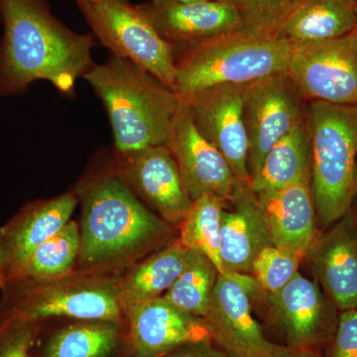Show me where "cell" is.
Returning a JSON list of instances; mask_svg holds the SVG:
<instances>
[{
    "label": "cell",
    "mask_w": 357,
    "mask_h": 357,
    "mask_svg": "<svg viewBox=\"0 0 357 357\" xmlns=\"http://www.w3.org/2000/svg\"><path fill=\"white\" fill-rule=\"evenodd\" d=\"M83 201L79 258L105 264L162 243L170 227L148 210L114 170L98 174L77 189Z\"/></svg>",
    "instance_id": "7a4b0ae2"
},
{
    "label": "cell",
    "mask_w": 357,
    "mask_h": 357,
    "mask_svg": "<svg viewBox=\"0 0 357 357\" xmlns=\"http://www.w3.org/2000/svg\"><path fill=\"white\" fill-rule=\"evenodd\" d=\"M227 203V199L211 192H204L194 199L181 222L178 237L185 248L206 255L220 274L225 272L220 257V220Z\"/></svg>",
    "instance_id": "484cf974"
},
{
    "label": "cell",
    "mask_w": 357,
    "mask_h": 357,
    "mask_svg": "<svg viewBox=\"0 0 357 357\" xmlns=\"http://www.w3.org/2000/svg\"><path fill=\"white\" fill-rule=\"evenodd\" d=\"M129 357H160L192 342L211 340L204 319L171 304L162 296L124 312Z\"/></svg>",
    "instance_id": "2e32d148"
},
{
    "label": "cell",
    "mask_w": 357,
    "mask_h": 357,
    "mask_svg": "<svg viewBox=\"0 0 357 357\" xmlns=\"http://www.w3.org/2000/svg\"><path fill=\"white\" fill-rule=\"evenodd\" d=\"M69 276L54 281L8 284L2 290L10 294L9 303L0 312L40 323L51 318H67L124 325L126 318L114 282Z\"/></svg>",
    "instance_id": "8992f818"
},
{
    "label": "cell",
    "mask_w": 357,
    "mask_h": 357,
    "mask_svg": "<svg viewBox=\"0 0 357 357\" xmlns=\"http://www.w3.org/2000/svg\"><path fill=\"white\" fill-rule=\"evenodd\" d=\"M357 26V8L340 0H302L289 16L278 38L292 46L342 36Z\"/></svg>",
    "instance_id": "cb8c5ba5"
},
{
    "label": "cell",
    "mask_w": 357,
    "mask_h": 357,
    "mask_svg": "<svg viewBox=\"0 0 357 357\" xmlns=\"http://www.w3.org/2000/svg\"><path fill=\"white\" fill-rule=\"evenodd\" d=\"M204 319L211 342L231 357H279L296 351L265 337L253 316L248 293L222 275H218Z\"/></svg>",
    "instance_id": "5bb4252c"
},
{
    "label": "cell",
    "mask_w": 357,
    "mask_h": 357,
    "mask_svg": "<svg viewBox=\"0 0 357 357\" xmlns=\"http://www.w3.org/2000/svg\"><path fill=\"white\" fill-rule=\"evenodd\" d=\"M256 196L266 215L274 245L290 249L306 257L321 232L311 178L279 191Z\"/></svg>",
    "instance_id": "ffe728a7"
},
{
    "label": "cell",
    "mask_w": 357,
    "mask_h": 357,
    "mask_svg": "<svg viewBox=\"0 0 357 357\" xmlns=\"http://www.w3.org/2000/svg\"><path fill=\"white\" fill-rule=\"evenodd\" d=\"M114 168L131 191L158 211L167 222H181L192 199L167 145L132 151L114 150Z\"/></svg>",
    "instance_id": "8fae6325"
},
{
    "label": "cell",
    "mask_w": 357,
    "mask_h": 357,
    "mask_svg": "<svg viewBox=\"0 0 357 357\" xmlns=\"http://www.w3.org/2000/svg\"><path fill=\"white\" fill-rule=\"evenodd\" d=\"M307 102L357 103V26L326 41L292 46L287 70Z\"/></svg>",
    "instance_id": "ba28073f"
},
{
    "label": "cell",
    "mask_w": 357,
    "mask_h": 357,
    "mask_svg": "<svg viewBox=\"0 0 357 357\" xmlns=\"http://www.w3.org/2000/svg\"><path fill=\"white\" fill-rule=\"evenodd\" d=\"M191 253L177 239L134 268L117 285L123 314L131 307L165 295L184 271Z\"/></svg>",
    "instance_id": "603a6c76"
},
{
    "label": "cell",
    "mask_w": 357,
    "mask_h": 357,
    "mask_svg": "<svg viewBox=\"0 0 357 357\" xmlns=\"http://www.w3.org/2000/svg\"><path fill=\"white\" fill-rule=\"evenodd\" d=\"M311 132L307 114L297 128L268 152L249 185L256 195L279 191L311 178Z\"/></svg>",
    "instance_id": "7402d4cb"
},
{
    "label": "cell",
    "mask_w": 357,
    "mask_h": 357,
    "mask_svg": "<svg viewBox=\"0 0 357 357\" xmlns=\"http://www.w3.org/2000/svg\"><path fill=\"white\" fill-rule=\"evenodd\" d=\"M352 208H357V164H356V192H354V203H352Z\"/></svg>",
    "instance_id": "e575fe53"
},
{
    "label": "cell",
    "mask_w": 357,
    "mask_h": 357,
    "mask_svg": "<svg viewBox=\"0 0 357 357\" xmlns=\"http://www.w3.org/2000/svg\"><path fill=\"white\" fill-rule=\"evenodd\" d=\"M153 1H168L175 3H194V2L206 1V0H153Z\"/></svg>",
    "instance_id": "836d02e7"
},
{
    "label": "cell",
    "mask_w": 357,
    "mask_h": 357,
    "mask_svg": "<svg viewBox=\"0 0 357 357\" xmlns=\"http://www.w3.org/2000/svg\"><path fill=\"white\" fill-rule=\"evenodd\" d=\"M220 239L223 270L236 273L252 275L256 256L274 245L266 215L250 185L237 181L222 213Z\"/></svg>",
    "instance_id": "ac0fdd59"
},
{
    "label": "cell",
    "mask_w": 357,
    "mask_h": 357,
    "mask_svg": "<svg viewBox=\"0 0 357 357\" xmlns=\"http://www.w3.org/2000/svg\"><path fill=\"white\" fill-rule=\"evenodd\" d=\"M323 357H357V309L340 312L337 328Z\"/></svg>",
    "instance_id": "4dcf8cb0"
},
{
    "label": "cell",
    "mask_w": 357,
    "mask_h": 357,
    "mask_svg": "<svg viewBox=\"0 0 357 357\" xmlns=\"http://www.w3.org/2000/svg\"><path fill=\"white\" fill-rule=\"evenodd\" d=\"M79 225L70 220L29 256L10 283L48 282L69 276L79 258Z\"/></svg>",
    "instance_id": "d4e9b609"
},
{
    "label": "cell",
    "mask_w": 357,
    "mask_h": 357,
    "mask_svg": "<svg viewBox=\"0 0 357 357\" xmlns=\"http://www.w3.org/2000/svg\"><path fill=\"white\" fill-rule=\"evenodd\" d=\"M304 259L290 249L268 246L256 256L252 275L265 292H276L292 280Z\"/></svg>",
    "instance_id": "f1b7e54d"
},
{
    "label": "cell",
    "mask_w": 357,
    "mask_h": 357,
    "mask_svg": "<svg viewBox=\"0 0 357 357\" xmlns=\"http://www.w3.org/2000/svg\"><path fill=\"white\" fill-rule=\"evenodd\" d=\"M41 324L0 312V357H34Z\"/></svg>",
    "instance_id": "f546056e"
},
{
    "label": "cell",
    "mask_w": 357,
    "mask_h": 357,
    "mask_svg": "<svg viewBox=\"0 0 357 357\" xmlns=\"http://www.w3.org/2000/svg\"><path fill=\"white\" fill-rule=\"evenodd\" d=\"M84 79L105 105L116 151L166 145L178 98L172 89L131 61L112 55Z\"/></svg>",
    "instance_id": "3957f363"
},
{
    "label": "cell",
    "mask_w": 357,
    "mask_h": 357,
    "mask_svg": "<svg viewBox=\"0 0 357 357\" xmlns=\"http://www.w3.org/2000/svg\"><path fill=\"white\" fill-rule=\"evenodd\" d=\"M93 35L112 55L146 70L175 91L172 44L166 41L138 6L129 0H76Z\"/></svg>",
    "instance_id": "52a82bcc"
},
{
    "label": "cell",
    "mask_w": 357,
    "mask_h": 357,
    "mask_svg": "<svg viewBox=\"0 0 357 357\" xmlns=\"http://www.w3.org/2000/svg\"><path fill=\"white\" fill-rule=\"evenodd\" d=\"M77 204L74 192L35 202L0 229V288L10 283L29 256L70 222Z\"/></svg>",
    "instance_id": "e0dca14e"
},
{
    "label": "cell",
    "mask_w": 357,
    "mask_h": 357,
    "mask_svg": "<svg viewBox=\"0 0 357 357\" xmlns=\"http://www.w3.org/2000/svg\"><path fill=\"white\" fill-rule=\"evenodd\" d=\"M218 1L225 2V3L231 4V6H237L239 0H218Z\"/></svg>",
    "instance_id": "8d00e7d4"
},
{
    "label": "cell",
    "mask_w": 357,
    "mask_h": 357,
    "mask_svg": "<svg viewBox=\"0 0 357 357\" xmlns=\"http://www.w3.org/2000/svg\"><path fill=\"white\" fill-rule=\"evenodd\" d=\"M138 6L174 48L238 31L241 28L236 7L218 0L194 3L149 0Z\"/></svg>",
    "instance_id": "d6986e66"
},
{
    "label": "cell",
    "mask_w": 357,
    "mask_h": 357,
    "mask_svg": "<svg viewBox=\"0 0 357 357\" xmlns=\"http://www.w3.org/2000/svg\"><path fill=\"white\" fill-rule=\"evenodd\" d=\"M311 188L321 231L344 217L354 203L357 164V103L309 102Z\"/></svg>",
    "instance_id": "5b68a950"
},
{
    "label": "cell",
    "mask_w": 357,
    "mask_h": 357,
    "mask_svg": "<svg viewBox=\"0 0 357 357\" xmlns=\"http://www.w3.org/2000/svg\"><path fill=\"white\" fill-rule=\"evenodd\" d=\"M340 1L344 2V3L349 4V6L356 7L357 8V0H340Z\"/></svg>",
    "instance_id": "d590c367"
},
{
    "label": "cell",
    "mask_w": 357,
    "mask_h": 357,
    "mask_svg": "<svg viewBox=\"0 0 357 357\" xmlns=\"http://www.w3.org/2000/svg\"><path fill=\"white\" fill-rule=\"evenodd\" d=\"M302 0H239L241 31L258 38H278L282 27Z\"/></svg>",
    "instance_id": "83f0119b"
},
{
    "label": "cell",
    "mask_w": 357,
    "mask_h": 357,
    "mask_svg": "<svg viewBox=\"0 0 357 357\" xmlns=\"http://www.w3.org/2000/svg\"><path fill=\"white\" fill-rule=\"evenodd\" d=\"M166 145L192 201L204 192L229 201L238 180L217 148L199 132L185 98H178Z\"/></svg>",
    "instance_id": "4fadbf2b"
},
{
    "label": "cell",
    "mask_w": 357,
    "mask_h": 357,
    "mask_svg": "<svg viewBox=\"0 0 357 357\" xmlns=\"http://www.w3.org/2000/svg\"><path fill=\"white\" fill-rule=\"evenodd\" d=\"M246 86H215L183 98L189 103L202 135L222 155L237 180L250 184L248 137L243 117Z\"/></svg>",
    "instance_id": "7c38bea8"
},
{
    "label": "cell",
    "mask_w": 357,
    "mask_h": 357,
    "mask_svg": "<svg viewBox=\"0 0 357 357\" xmlns=\"http://www.w3.org/2000/svg\"><path fill=\"white\" fill-rule=\"evenodd\" d=\"M124 325L77 321L45 338L37 357H129Z\"/></svg>",
    "instance_id": "44dd1931"
},
{
    "label": "cell",
    "mask_w": 357,
    "mask_h": 357,
    "mask_svg": "<svg viewBox=\"0 0 357 357\" xmlns=\"http://www.w3.org/2000/svg\"><path fill=\"white\" fill-rule=\"evenodd\" d=\"M304 260L338 311L357 309V208L319 232Z\"/></svg>",
    "instance_id": "9a60e30c"
},
{
    "label": "cell",
    "mask_w": 357,
    "mask_h": 357,
    "mask_svg": "<svg viewBox=\"0 0 357 357\" xmlns=\"http://www.w3.org/2000/svg\"><path fill=\"white\" fill-rule=\"evenodd\" d=\"M0 98L23 95L37 81L72 96L96 64L93 35L70 30L47 0H0Z\"/></svg>",
    "instance_id": "6da1fadb"
},
{
    "label": "cell",
    "mask_w": 357,
    "mask_h": 357,
    "mask_svg": "<svg viewBox=\"0 0 357 357\" xmlns=\"http://www.w3.org/2000/svg\"><path fill=\"white\" fill-rule=\"evenodd\" d=\"M292 45L241 30L174 48L175 93L180 98L229 84H249L287 73Z\"/></svg>",
    "instance_id": "277c9868"
},
{
    "label": "cell",
    "mask_w": 357,
    "mask_h": 357,
    "mask_svg": "<svg viewBox=\"0 0 357 357\" xmlns=\"http://www.w3.org/2000/svg\"><path fill=\"white\" fill-rule=\"evenodd\" d=\"M217 267L203 253L192 250L184 271L163 296L185 312L204 319L217 284Z\"/></svg>",
    "instance_id": "4316f807"
},
{
    "label": "cell",
    "mask_w": 357,
    "mask_h": 357,
    "mask_svg": "<svg viewBox=\"0 0 357 357\" xmlns=\"http://www.w3.org/2000/svg\"><path fill=\"white\" fill-rule=\"evenodd\" d=\"M307 105L287 73L246 86L243 117L251 178L258 172L271 148L306 119Z\"/></svg>",
    "instance_id": "9c48e42d"
},
{
    "label": "cell",
    "mask_w": 357,
    "mask_h": 357,
    "mask_svg": "<svg viewBox=\"0 0 357 357\" xmlns=\"http://www.w3.org/2000/svg\"><path fill=\"white\" fill-rule=\"evenodd\" d=\"M160 357H231L211 340L192 342Z\"/></svg>",
    "instance_id": "1f68e13d"
},
{
    "label": "cell",
    "mask_w": 357,
    "mask_h": 357,
    "mask_svg": "<svg viewBox=\"0 0 357 357\" xmlns=\"http://www.w3.org/2000/svg\"><path fill=\"white\" fill-rule=\"evenodd\" d=\"M324 351H293L279 357H323Z\"/></svg>",
    "instance_id": "d6a6232c"
},
{
    "label": "cell",
    "mask_w": 357,
    "mask_h": 357,
    "mask_svg": "<svg viewBox=\"0 0 357 357\" xmlns=\"http://www.w3.org/2000/svg\"><path fill=\"white\" fill-rule=\"evenodd\" d=\"M268 317L283 333L286 347L324 351L337 328L340 311L314 280L300 272L280 290L265 293Z\"/></svg>",
    "instance_id": "30bf717a"
}]
</instances>
